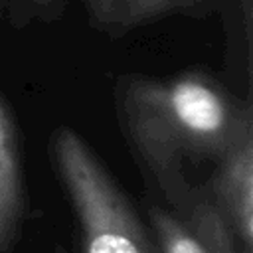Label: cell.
I'll return each instance as SVG.
<instances>
[{"mask_svg":"<svg viewBox=\"0 0 253 253\" xmlns=\"http://www.w3.org/2000/svg\"><path fill=\"white\" fill-rule=\"evenodd\" d=\"M51 156L75 211L83 253H158L150 229L73 128L53 132Z\"/></svg>","mask_w":253,"mask_h":253,"instance_id":"2","label":"cell"},{"mask_svg":"<svg viewBox=\"0 0 253 253\" xmlns=\"http://www.w3.org/2000/svg\"><path fill=\"white\" fill-rule=\"evenodd\" d=\"M117 105L126 140L178 213L196 190L186 168L206 160L215 164L253 125L251 105L204 71L170 79L121 77Z\"/></svg>","mask_w":253,"mask_h":253,"instance_id":"1","label":"cell"},{"mask_svg":"<svg viewBox=\"0 0 253 253\" xmlns=\"http://www.w3.org/2000/svg\"><path fill=\"white\" fill-rule=\"evenodd\" d=\"M233 235L253 245V125L243 128L213 164L210 180L200 186Z\"/></svg>","mask_w":253,"mask_h":253,"instance_id":"3","label":"cell"},{"mask_svg":"<svg viewBox=\"0 0 253 253\" xmlns=\"http://www.w3.org/2000/svg\"><path fill=\"white\" fill-rule=\"evenodd\" d=\"M182 215L198 233L210 253H251V247H245L233 235V231L227 227V223L223 221L215 206L206 198L200 186L194 190Z\"/></svg>","mask_w":253,"mask_h":253,"instance_id":"6","label":"cell"},{"mask_svg":"<svg viewBox=\"0 0 253 253\" xmlns=\"http://www.w3.org/2000/svg\"><path fill=\"white\" fill-rule=\"evenodd\" d=\"M24 217V176L16 123L0 99V251L18 239Z\"/></svg>","mask_w":253,"mask_h":253,"instance_id":"4","label":"cell"},{"mask_svg":"<svg viewBox=\"0 0 253 253\" xmlns=\"http://www.w3.org/2000/svg\"><path fill=\"white\" fill-rule=\"evenodd\" d=\"M148 221L158 253H210L198 233L178 213L162 206H152Z\"/></svg>","mask_w":253,"mask_h":253,"instance_id":"7","label":"cell"},{"mask_svg":"<svg viewBox=\"0 0 253 253\" xmlns=\"http://www.w3.org/2000/svg\"><path fill=\"white\" fill-rule=\"evenodd\" d=\"M30 2H34V4H38V6H51L55 0H30Z\"/></svg>","mask_w":253,"mask_h":253,"instance_id":"8","label":"cell"},{"mask_svg":"<svg viewBox=\"0 0 253 253\" xmlns=\"http://www.w3.org/2000/svg\"><path fill=\"white\" fill-rule=\"evenodd\" d=\"M204 0H83L89 24L111 36H121L152 20L190 12Z\"/></svg>","mask_w":253,"mask_h":253,"instance_id":"5","label":"cell"}]
</instances>
